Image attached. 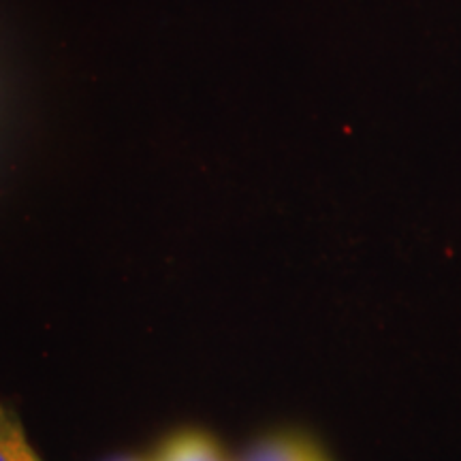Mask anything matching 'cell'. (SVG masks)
<instances>
[{
  "mask_svg": "<svg viewBox=\"0 0 461 461\" xmlns=\"http://www.w3.org/2000/svg\"><path fill=\"white\" fill-rule=\"evenodd\" d=\"M319 461H327V459H325V455H322V457H321V459H319Z\"/></svg>",
  "mask_w": 461,
  "mask_h": 461,
  "instance_id": "8992f818",
  "label": "cell"
},
{
  "mask_svg": "<svg viewBox=\"0 0 461 461\" xmlns=\"http://www.w3.org/2000/svg\"><path fill=\"white\" fill-rule=\"evenodd\" d=\"M322 453L308 438L297 434H276L265 438L246 455L244 461H319Z\"/></svg>",
  "mask_w": 461,
  "mask_h": 461,
  "instance_id": "6da1fadb",
  "label": "cell"
},
{
  "mask_svg": "<svg viewBox=\"0 0 461 461\" xmlns=\"http://www.w3.org/2000/svg\"><path fill=\"white\" fill-rule=\"evenodd\" d=\"M157 461H224L221 447L203 431H180L160 448Z\"/></svg>",
  "mask_w": 461,
  "mask_h": 461,
  "instance_id": "7a4b0ae2",
  "label": "cell"
},
{
  "mask_svg": "<svg viewBox=\"0 0 461 461\" xmlns=\"http://www.w3.org/2000/svg\"><path fill=\"white\" fill-rule=\"evenodd\" d=\"M5 417H7V412H5V408H3V406H0V420H3Z\"/></svg>",
  "mask_w": 461,
  "mask_h": 461,
  "instance_id": "277c9868",
  "label": "cell"
},
{
  "mask_svg": "<svg viewBox=\"0 0 461 461\" xmlns=\"http://www.w3.org/2000/svg\"><path fill=\"white\" fill-rule=\"evenodd\" d=\"M118 461H140V459H118Z\"/></svg>",
  "mask_w": 461,
  "mask_h": 461,
  "instance_id": "5b68a950",
  "label": "cell"
},
{
  "mask_svg": "<svg viewBox=\"0 0 461 461\" xmlns=\"http://www.w3.org/2000/svg\"><path fill=\"white\" fill-rule=\"evenodd\" d=\"M0 461H41L14 417L0 420Z\"/></svg>",
  "mask_w": 461,
  "mask_h": 461,
  "instance_id": "3957f363",
  "label": "cell"
}]
</instances>
